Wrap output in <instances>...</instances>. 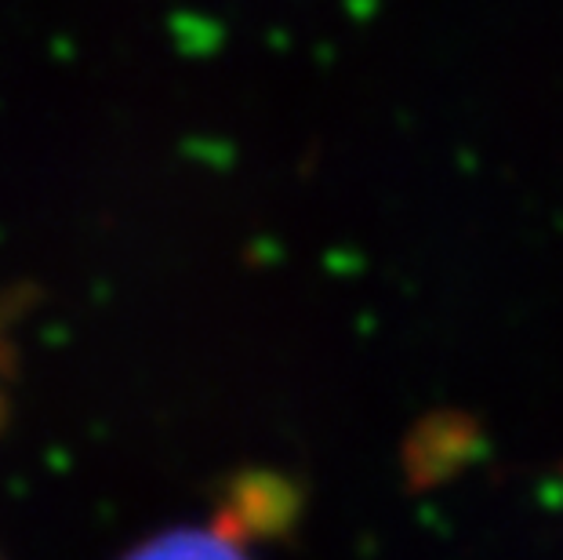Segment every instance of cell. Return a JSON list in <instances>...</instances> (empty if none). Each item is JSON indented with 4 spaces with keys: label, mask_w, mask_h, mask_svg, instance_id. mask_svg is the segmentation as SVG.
<instances>
[{
    "label": "cell",
    "mask_w": 563,
    "mask_h": 560,
    "mask_svg": "<svg viewBox=\"0 0 563 560\" xmlns=\"http://www.w3.org/2000/svg\"><path fill=\"white\" fill-rule=\"evenodd\" d=\"M121 560H251L247 531L236 528L233 517H219L211 524H189L139 542Z\"/></svg>",
    "instance_id": "cell-1"
}]
</instances>
